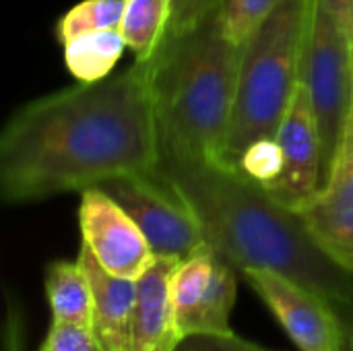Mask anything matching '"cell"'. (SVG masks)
I'll return each mask as SVG.
<instances>
[{
	"label": "cell",
	"mask_w": 353,
	"mask_h": 351,
	"mask_svg": "<svg viewBox=\"0 0 353 351\" xmlns=\"http://www.w3.org/2000/svg\"><path fill=\"white\" fill-rule=\"evenodd\" d=\"M341 351H353V339L347 331H345V335H343V345H341Z\"/></svg>",
	"instance_id": "26"
},
{
	"label": "cell",
	"mask_w": 353,
	"mask_h": 351,
	"mask_svg": "<svg viewBox=\"0 0 353 351\" xmlns=\"http://www.w3.org/2000/svg\"><path fill=\"white\" fill-rule=\"evenodd\" d=\"M242 54L244 46L225 35L217 12L192 31L165 39L147 60L163 153L223 161Z\"/></svg>",
	"instance_id": "3"
},
{
	"label": "cell",
	"mask_w": 353,
	"mask_h": 351,
	"mask_svg": "<svg viewBox=\"0 0 353 351\" xmlns=\"http://www.w3.org/2000/svg\"><path fill=\"white\" fill-rule=\"evenodd\" d=\"M161 141L149 62L37 97L0 132V192L33 203L157 170Z\"/></svg>",
	"instance_id": "1"
},
{
	"label": "cell",
	"mask_w": 353,
	"mask_h": 351,
	"mask_svg": "<svg viewBox=\"0 0 353 351\" xmlns=\"http://www.w3.org/2000/svg\"><path fill=\"white\" fill-rule=\"evenodd\" d=\"M244 279L269 306L300 351H341L345 329L327 300L269 269H244Z\"/></svg>",
	"instance_id": "7"
},
{
	"label": "cell",
	"mask_w": 353,
	"mask_h": 351,
	"mask_svg": "<svg viewBox=\"0 0 353 351\" xmlns=\"http://www.w3.org/2000/svg\"><path fill=\"white\" fill-rule=\"evenodd\" d=\"M97 188L132 217L155 259L184 261L207 244L196 215L157 170L116 176Z\"/></svg>",
	"instance_id": "6"
},
{
	"label": "cell",
	"mask_w": 353,
	"mask_h": 351,
	"mask_svg": "<svg viewBox=\"0 0 353 351\" xmlns=\"http://www.w3.org/2000/svg\"><path fill=\"white\" fill-rule=\"evenodd\" d=\"M296 211L314 242L353 275V108L323 186Z\"/></svg>",
	"instance_id": "9"
},
{
	"label": "cell",
	"mask_w": 353,
	"mask_h": 351,
	"mask_svg": "<svg viewBox=\"0 0 353 351\" xmlns=\"http://www.w3.org/2000/svg\"><path fill=\"white\" fill-rule=\"evenodd\" d=\"M279 2L281 0H223L221 25L225 35L244 46Z\"/></svg>",
	"instance_id": "20"
},
{
	"label": "cell",
	"mask_w": 353,
	"mask_h": 351,
	"mask_svg": "<svg viewBox=\"0 0 353 351\" xmlns=\"http://www.w3.org/2000/svg\"><path fill=\"white\" fill-rule=\"evenodd\" d=\"M316 2L325 6L337 19L341 29L353 37V0H316Z\"/></svg>",
	"instance_id": "24"
},
{
	"label": "cell",
	"mask_w": 353,
	"mask_h": 351,
	"mask_svg": "<svg viewBox=\"0 0 353 351\" xmlns=\"http://www.w3.org/2000/svg\"><path fill=\"white\" fill-rule=\"evenodd\" d=\"M124 48L126 41L120 29H105L64 43L62 56L68 72L79 83H95L112 74Z\"/></svg>",
	"instance_id": "14"
},
{
	"label": "cell",
	"mask_w": 353,
	"mask_h": 351,
	"mask_svg": "<svg viewBox=\"0 0 353 351\" xmlns=\"http://www.w3.org/2000/svg\"><path fill=\"white\" fill-rule=\"evenodd\" d=\"M93 292V333L101 351L132 350V319L137 306V281L105 271L81 242L79 259Z\"/></svg>",
	"instance_id": "12"
},
{
	"label": "cell",
	"mask_w": 353,
	"mask_h": 351,
	"mask_svg": "<svg viewBox=\"0 0 353 351\" xmlns=\"http://www.w3.org/2000/svg\"><path fill=\"white\" fill-rule=\"evenodd\" d=\"M236 267L217 252L211 285L192 319L188 337L196 335H232L230 314L236 302ZM186 337V339H188Z\"/></svg>",
	"instance_id": "17"
},
{
	"label": "cell",
	"mask_w": 353,
	"mask_h": 351,
	"mask_svg": "<svg viewBox=\"0 0 353 351\" xmlns=\"http://www.w3.org/2000/svg\"><path fill=\"white\" fill-rule=\"evenodd\" d=\"M236 170L259 184L265 190H271L283 174V151L277 139L254 141L240 157Z\"/></svg>",
	"instance_id": "19"
},
{
	"label": "cell",
	"mask_w": 353,
	"mask_h": 351,
	"mask_svg": "<svg viewBox=\"0 0 353 351\" xmlns=\"http://www.w3.org/2000/svg\"><path fill=\"white\" fill-rule=\"evenodd\" d=\"M79 228L83 244L112 275L137 281L155 263V254L132 217L97 186L81 192Z\"/></svg>",
	"instance_id": "8"
},
{
	"label": "cell",
	"mask_w": 353,
	"mask_h": 351,
	"mask_svg": "<svg viewBox=\"0 0 353 351\" xmlns=\"http://www.w3.org/2000/svg\"><path fill=\"white\" fill-rule=\"evenodd\" d=\"M302 83L308 89L321 132L323 186L353 108V37L319 2L306 39Z\"/></svg>",
	"instance_id": "5"
},
{
	"label": "cell",
	"mask_w": 353,
	"mask_h": 351,
	"mask_svg": "<svg viewBox=\"0 0 353 351\" xmlns=\"http://www.w3.org/2000/svg\"><path fill=\"white\" fill-rule=\"evenodd\" d=\"M275 139L283 151V174L267 192L281 205L296 211L321 188L323 178L321 132L302 79L292 95Z\"/></svg>",
	"instance_id": "10"
},
{
	"label": "cell",
	"mask_w": 353,
	"mask_h": 351,
	"mask_svg": "<svg viewBox=\"0 0 353 351\" xmlns=\"http://www.w3.org/2000/svg\"><path fill=\"white\" fill-rule=\"evenodd\" d=\"M39 351H101V345L91 327L52 321V329Z\"/></svg>",
	"instance_id": "22"
},
{
	"label": "cell",
	"mask_w": 353,
	"mask_h": 351,
	"mask_svg": "<svg viewBox=\"0 0 353 351\" xmlns=\"http://www.w3.org/2000/svg\"><path fill=\"white\" fill-rule=\"evenodd\" d=\"M126 0H81L66 10L56 23V39L60 46L95 31L118 29Z\"/></svg>",
	"instance_id": "18"
},
{
	"label": "cell",
	"mask_w": 353,
	"mask_h": 351,
	"mask_svg": "<svg viewBox=\"0 0 353 351\" xmlns=\"http://www.w3.org/2000/svg\"><path fill=\"white\" fill-rule=\"evenodd\" d=\"M178 263V259H155L137 279L130 351H178L184 343L172 300V275Z\"/></svg>",
	"instance_id": "11"
},
{
	"label": "cell",
	"mask_w": 353,
	"mask_h": 351,
	"mask_svg": "<svg viewBox=\"0 0 353 351\" xmlns=\"http://www.w3.org/2000/svg\"><path fill=\"white\" fill-rule=\"evenodd\" d=\"M221 6L223 0H172V21L165 39H174L192 31L209 17L221 12Z\"/></svg>",
	"instance_id": "21"
},
{
	"label": "cell",
	"mask_w": 353,
	"mask_h": 351,
	"mask_svg": "<svg viewBox=\"0 0 353 351\" xmlns=\"http://www.w3.org/2000/svg\"><path fill=\"white\" fill-rule=\"evenodd\" d=\"M46 296L52 321L93 329V292L79 261H54L48 265Z\"/></svg>",
	"instance_id": "13"
},
{
	"label": "cell",
	"mask_w": 353,
	"mask_h": 351,
	"mask_svg": "<svg viewBox=\"0 0 353 351\" xmlns=\"http://www.w3.org/2000/svg\"><path fill=\"white\" fill-rule=\"evenodd\" d=\"M182 351H186V350H182Z\"/></svg>",
	"instance_id": "27"
},
{
	"label": "cell",
	"mask_w": 353,
	"mask_h": 351,
	"mask_svg": "<svg viewBox=\"0 0 353 351\" xmlns=\"http://www.w3.org/2000/svg\"><path fill=\"white\" fill-rule=\"evenodd\" d=\"M182 350L186 351H271L254 345L242 337H238L236 333L232 335H196V337H188L182 343Z\"/></svg>",
	"instance_id": "23"
},
{
	"label": "cell",
	"mask_w": 353,
	"mask_h": 351,
	"mask_svg": "<svg viewBox=\"0 0 353 351\" xmlns=\"http://www.w3.org/2000/svg\"><path fill=\"white\" fill-rule=\"evenodd\" d=\"M157 172L196 215L207 244L236 269H269L337 308L353 302V275L310 236L298 211L236 168L161 151Z\"/></svg>",
	"instance_id": "2"
},
{
	"label": "cell",
	"mask_w": 353,
	"mask_h": 351,
	"mask_svg": "<svg viewBox=\"0 0 353 351\" xmlns=\"http://www.w3.org/2000/svg\"><path fill=\"white\" fill-rule=\"evenodd\" d=\"M314 4L316 0H281L244 43L223 166L236 168L254 141L275 139L302 79Z\"/></svg>",
	"instance_id": "4"
},
{
	"label": "cell",
	"mask_w": 353,
	"mask_h": 351,
	"mask_svg": "<svg viewBox=\"0 0 353 351\" xmlns=\"http://www.w3.org/2000/svg\"><path fill=\"white\" fill-rule=\"evenodd\" d=\"M217 252L205 244L188 259L180 261L172 275V300L176 310V321L182 339L186 341L192 319L211 285V277L215 271Z\"/></svg>",
	"instance_id": "15"
},
{
	"label": "cell",
	"mask_w": 353,
	"mask_h": 351,
	"mask_svg": "<svg viewBox=\"0 0 353 351\" xmlns=\"http://www.w3.org/2000/svg\"><path fill=\"white\" fill-rule=\"evenodd\" d=\"M333 310L337 312V317L341 319L343 329L352 335L353 339V302H350V304H341V306H337V308H333Z\"/></svg>",
	"instance_id": "25"
},
{
	"label": "cell",
	"mask_w": 353,
	"mask_h": 351,
	"mask_svg": "<svg viewBox=\"0 0 353 351\" xmlns=\"http://www.w3.org/2000/svg\"><path fill=\"white\" fill-rule=\"evenodd\" d=\"M172 21V0H126L120 33L137 60L155 56Z\"/></svg>",
	"instance_id": "16"
}]
</instances>
